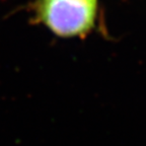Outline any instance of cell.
<instances>
[{
  "label": "cell",
  "mask_w": 146,
  "mask_h": 146,
  "mask_svg": "<svg viewBox=\"0 0 146 146\" xmlns=\"http://www.w3.org/2000/svg\"><path fill=\"white\" fill-rule=\"evenodd\" d=\"M100 0H34L32 23L62 39H85L100 25Z\"/></svg>",
  "instance_id": "6da1fadb"
}]
</instances>
